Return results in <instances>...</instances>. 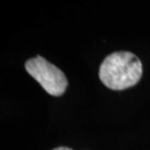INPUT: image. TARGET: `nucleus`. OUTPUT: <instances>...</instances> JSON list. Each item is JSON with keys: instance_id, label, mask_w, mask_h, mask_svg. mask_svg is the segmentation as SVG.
Wrapping results in <instances>:
<instances>
[{"instance_id": "obj_1", "label": "nucleus", "mask_w": 150, "mask_h": 150, "mask_svg": "<svg viewBox=\"0 0 150 150\" xmlns=\"http://www.w3.org/2000/svg\"><path fill=\"white\" fill-rule=\"evenodd\" d=\"M98 75L107 88L115 91L125 90L139 83L142 76V64L133 53L115 52L104 59Z\"/></svg>"}, {"instance_id": "obj_2", "label": "nucleus", "mask_w": 150, "mask_h": 150, "mask_svg": "<svg viewBox=\"0 0 150 150\" xmlns=\"http://www.w3.org/2000/svg\"><path fill=\"white\" fill-rule=\"evenodd\" d=\"M25 70L49 95L59 97L64 94L68 85L67 76L43 57L37 56L29 59L25 62Z\"/></svg>"}, {"instance_id": "obj_3", "label": "nucleus", "mask_w": 150, "mask_h": 150, "mask_svg": "<svg viewBox=\"0 0 150 150\" xmlns=\"http://www.w3.org/2000/svg\"><path fill=\"white\" fill-rule=\"evenodd\" d=\"M53 150H72V149L69 147H67V146H59V147H57Z\"/></svg>"}]
</instances>
